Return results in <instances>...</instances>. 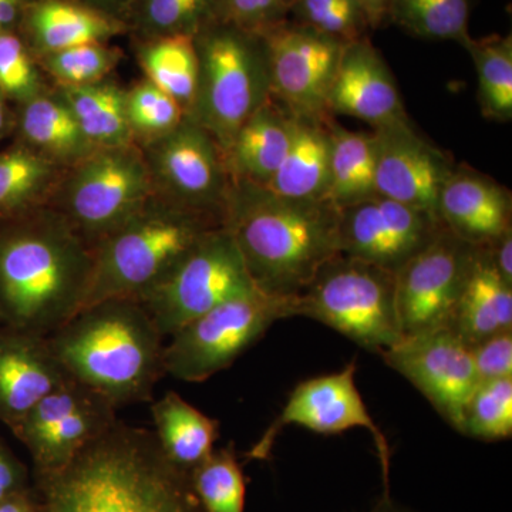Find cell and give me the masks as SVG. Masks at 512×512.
Returning <instances> with one entry per match:
<instances>
[{"mask_svg":"<svg viewBox=\"0 0 512 512\" xmlns=\"http://www.w3.org/2000/svg\"><path fill=\"white\" fill-rule=\"evenodd\" d=\"M461 434L483 441L512 436V377L478 383L464 410Z\"/></svg>","mask_w":512,"mask_h":512,"instance_id":"obj_38","label":"cell"},{"mask_svg":"<svg viewBox=\"0 0 512 512\" xmlns=\"http://www.w3.org/2000/svg\"><path fill=\"white\" fill-rule=\"evenodd\" d=\"M222 19V0H136L127 13L131 39L195 37Z\"/></svg>","mask_w":512,"mask_h":512,"instance_id":"obj_32","label":"cell"},{"mask_svg":"<svg viewBox=\"0 0 512 512\" xmlns=\"http://www.w3.org/2000/svg\"><path fill=\"white\" fill-rule=\"evenodd\" d=\"M192 488L205 512H244L247 484L235 446L212 451L190 473Z\"/></svg>","mask_w":512,"mask_h":512,"instance_id":"obj_35","label":"cell"},{"mask_svg":"<svg viewBox=\"0 0 512 512\" xmlns=\"http://www.w3.org/2000/svg\"><path fill=\"white\" fill-rule=\"evenodd\" d=\"M373 133L377 194L439 220L441 190L456 167L453 158L419 136L410 121Z\"/></svg>","mask_w":512,"mask_h":512,"instance_id":"obj_18","label":"cell"},{"mask_svg":"<svg viewBox=\"0 0 512 512\" xmlns=\"http://www.w3.org/2000/svg\"><path fill=\"white\" fill-rule=\"evenodd\" d=\"M326 111L365 121L373 130L410 121L393 73L369 37L343 46Z\"/></svg>","mask_w":512,"mask_h":512,"instance_id":"obj_19","label":"cell"},{"mask_svg":"<svg viewBox=\"0 0 512 512\" xmlns=\"http://www.w3.org/2000/svg\"><path fill=\"white\" fill-rule=\"evenodd\" d=\"M380 356L461 433L464 410L480 383L468 343L454 330L444 328L403 336Z\"/></svg>","mask_w":512,"mask_h":512,"instance_id":"obj_16","label":"cell"},{"mask_svg":"<svg viewBox=\"0 0 512 512\" xmlns=\"http://www.w3.org/2000/svg\"><path fill=\"white\" fill-rule=\"evenodd\" d=\"M128 126L137 147L153 143L183 123V107L146 77L126 89Z\"/></svg>","mask_w":512,"mask_h":512,"instance_id":"obj_37","label":"cell"},{"mask_svg":"<svg viewBox=\"0 0 512 512\" xmlns=\"http://www.w3.org/2000/svg\"><path fill=\"white\" fill-rule=\"evenodd\" d=\"M0 512H37V500L33 488L10 495L0 501Z\"/></svg>","mask_w":512,"mask_h":512,"instance_id":"obj_47","label":"cell"},{"mask_svg":"<svg viewBox=\"0 0 512 512\" xmlns=\"http://www.w3.org/2000/svg\"><path fill=\"white\" fill-rule=\"evenodd\" d=\"M144 77L173 97L185 114L194 104L198 83V56L194 37L160 36L131 39Z\"/></svg>","mask_w":512,"mask_h":512,"instance_id":"obj_31","label":"cell"},{"mask_svg":"<svg viewBox=\"0 0 512 512\" xmlns=\"http://www.w3.org/2000/svg\"><path fill=\"white\" fill-rule=\"evenodd\" d=\"M473 0H390L387 22L410 35L429 40H453L466 45L470 39Z\"/></svg>","mask_w":512,"mask_h":512,"instance_id":"obj_34","label":"cell"},{"mask_svg":"<svg viewBox=\"0 0 512 512\" xmlns=\"http://www.w3.org/2000/svg\"><path fill=\"white\" fill-rule=\"evenodd\" d=\"M153 431L165 458L190 474L215 450L220 423L200 412L177 392H167L151 406Z\"/></svg>","mask_w":512,"mask_h":512,"instance_id":"obj_27","label":"cell"},{"mask_svg":"<svg viewBox=\"0 0 512 512\" xmlns=\"http://www.w3.org/2000/svg\"><path fill=\"white\" fill-rule=\"evenodd\" d=\"M153 192L140 147L96 148L64 171L49 207L94 248L140 210Z\"/></svg>","mask_w":512,"mask_h":512,"instance_id":"obj_8","label":"cell"},{"mask_svg":"<svg viewBox=\"0 0 512 512\" xmlns=\"http://www.w3.org/2000/svg\"><path fill=\"white\" fill-rule=\"evenodd\" d=\"M52 89L19 30L0 32V94L9 103H25Z\"/></svg>","mask_w":512,"mask_h":512,"instance_id":"obj_39","label":"cell"},{"mask_svg":"<svg viewBox=\"0 0 512 512\" xmlns=\"http://www.w3.org/2000/svg\"><path fill=\"white\" fill-rule=\"evenodd\" d=\"M259 291L224 225L191 249L167 278L140 299L164 338L215 306Z\"/></svg>","mask_w":512,"mask_h":512,"instance_id":"obj_10","label":"cell"},{"mask_svg":"<svg viewBox=\"0 0 512 512\" xmlns=\"http://www.w3.org/2000/svg\"><path fill=\"white\" fill-rule=\"evenodd\" d=\"M35 0H0V32L19 28L20 20Z\"/></svg>","mask_w":512,"mask_h":512,"instance_id":"obj_45","label":"cell"},{"mask_svg":"<svg viewBox=\"0 0 512 512\" xmlns=\"http://www.w3.org/2000/svg\"><path fill=\"white\" fill-rule=\"evenodd\" d=\"M295 302L256 291L215 306L170 336L163 350L165 375L205 382L234 365L275 322L295 318Z\"/></svg>","mask_w":512,"mask_h":512,"instance_id":"obj_9","label":"cell"},{"mask_svg":"<svg viewBox=\"0 0 512 512\" xmlns=\"http://www.w3.org/2000/svg\"><path fill=\"white\" fill-rule=\"evenodd\" d=\"M437 214L461 241L488 247L512 229L511 192L466 164L456 165L441 190Z\"/></svg>","mask_w":512,"mask_h":512,"instance_id":"obj_21","label":"cell"},{"mask_svg":"<svg viewBox=\"0 0 512 512\" xmlns=\"http://www.w3.org/2000/svg\"><path fill=\"white\" fill-rule=\"evenodd\" d=\"M222 218L153 192L143 207L93 248L92 285L84 308L104 299L140 301L174 271Z\"/></svg>","mask_w":512,"mask_h":512,"instance_id":"obj_5","label":"cell"},{"mask_svg":"<svg viewBox=\"0 0 512 512\" xmlns=\"http://www.w3.org/2000/svg\"><path fill=\"white\" fill-rule=\"evenodd\" d=\"M476 247L446 227L396 272L403 336L450 328Z\"/></svg>","mask_w":512,"mask_h":512,"instance_id":"obj_13","label":"cell"},{"mask_svg":"<svg viewBox=\"0 0 512 512\" xmlns=\"http://www.w3.org/2000/svg\"><path fill=\"white\" fill-rule=\"evenodd\" d=\"M292 20L343 43L369 37L370 25L356 0H295Z\"/></svg>","mask_w":512,"mask_h":512,"instance_id":"obj_40","label":"cell"},{"mask_svg":"<svg viewBox=\"0 0 512 512\" xmlns=\"http://www.w3.org/2000/svg\"><path fill=\"white\" fill-rule=\"evenodd\" d=\"M13 119H15V114L10 109L9 101L0 94V141L3 140V137L8 136L10 131H13Z\"/></svg>","mask_w":512,"mask_h":512,"instance_id":"obj_49","label":"cell"},{"mask_svg":"<svg viewBox=\"0 0 512 512\" xmlns=\"http://www.w3.org/2000/svg\"><path fill=\"white\" fill-rule=\"evenodd\" d=\"M76 2L83 3L94 10L109 15L111 18H116L124 22L127 13L130 12L131 6L134 5L136 0H76Z\"/></svg>","mask_w":512,"mask_h":512,"instance_id":"obj_46","label":"cell"},{"mask_svg":"<svg viewBox=\"0 0 512 512\" xmlns=\"http://www.w3.org/2000/svg\"><path fill=\"white\" fill-rule=\"evenodd\" d=\"M295 0H222V19L261 33L291 19Z\"/></svg>","mask_w":512,"mask_h":512,"instance_id":"obj_41","label":"cell"},{"mask_svg":"<svg viewBox=\"0 0 512 512\" xmlns=\"http://www.w3.org/2000/svg\"><path fill=\"white\" fill-rule=\"evenodd\" d=\"M33 491L37 512H205L153 431L120 421L60 470L35 476Z\"/></svg>","mask_w":512,"mask_h":512,"instance_id":"obj_1","label":"cell"},{"mask_svg":"<svg viewBox=\"0 0 512 512\" xmlns=\"http://www.w3.org/2000/svg\"><path fill=\"white\" fill-rule=\"evenodd\" d=\"M36 59L53 87H82L113 76L124 52L111 43H86Z\"/></svg>","mask_w":512,"mask_h":512,"instance_id":"obj_36","label":"cell"},{"mask_svg":"<svg viewBox=\"0 0 512 512\" xmlns=\"http://www.w3.org/2000/svg\"><path fill=\"white\" fill-rule=\"evenodd\" d=\"M19 33L36 57L127 35L126 23L76 0H35L19 23Z\"/></svg>","mask_w":512,"mask_h":512,"instance_id":"obj_22","label":"cell"},{"mask_svg":"<svg viewBox=\"0 0 512 512\" xmlns=\"http://www.w3.org/2000/svg\"><path fill=\"white\" fill-rule=\"evenodd\" d=\"M93 248L52 207L0 222V322L49 336L82 311Z\"/></svg>","mask_w":512,"mask_h":512,"instance_id":"obj_2","label":"cell"},{"mask_svg":"<svg viewBox=\"0 0 512 512\" xmlns=\"http://www.w3.org/2000/svg\"><path fill=\"white\" fill-rule=\"evenodd\" d=\"M296 316L323 323L379 355L403 338L396 274L345 255L323 266L296 296Z\"/></svg>","mask_w":512,"mask_h":512,"instance_id":"obj_7","label":"cell"},{"mask_svg":"<svg viewBox=\"0 0 512 512\" xmlns=\"http://www.w3.org/2000/svg\"><path fill=\"white\" fill-rule=\"evenodd\" d=\"M13 114L16 141L60 167H73L96 150L53 86L25 103L16 104Z\"/></svg>","mask_w":512,"mask_h":512,"instance_id":"obj_24","label":"cell"},{"mask_svg":"<svg viewBox=\"0 0 512 512\" xmlns=\"http://www.w3.org/2000/svg\"><path fill=\"white\" fill-rule=\"evenodd\" d=\"M222 225L231 232L259 291L296 298L340 254L339 208L295 201L265 188L232 183Z\"/></svg>","mask_w":512,"mask_h":512,"instance_id":"obj_3","label":"cell"},{"mask_svg":"<svg viewBox=\"0 0 512 512\" xmlns=\"http://www.w3.org/2000/svg\"><path fill=\"white\" fill-rule=\"evenodd\" d=\"M356 370V363L350 362L339 372L299 383L281 414L248 451V460H268L276 439L288 426L305 427L318 434H340L360 427L372 434L382 464L383 483H389V443L357 389Z\"/></svg>","mask_w":512,"mask_h":512,"instance_id":"obj_14","label":"cell"},{"mask_svg":"<svg viewBox=\"0 0 512 512\" xmlns=\"http://www.w3.org/2000/svg\"><path fill=\"white\" fill-rule=\"evenodd\" d=\"M164 336L136 299L93 303L47 336L66 372L116 409L148 402L165 375Z\"/></svg>","mask_w":512,"mask_h":512,"instance_id":"obj_4","label":"cell"},{"mask_svg":"<svg viewBox=\"0 0 512 512\" xmlns=\"http://www.w3.org/2000/svg\"><path fill=\"white\" fill-rule=\"evenodd\" d=\"M70 379L47 336L0 330V421L10 429Z\"/></svg>","mask_w":512,"mask_h":512,"instance_id":"obj_20","label":"cell"},{"mask_svg":"<svg viewBox=\"0 0 512 512\" xmlns=\"http://www.w3.org/2000/svg\"><path fill=\"white\" fill-rule=\"evenodd\" d=\"M450 329L470 346L512 329V285L495 268L487 247H476Z\"/></svg>","mask_w":512,"mask_h":512,"instance_id":"obj_25","label":"cell"},{"mask_svg":"<svg viewBox=\"0 0 512 512\" xmlns=\"http://www.w3.org/2000/svg\"><path fill=\"white\" fill-rule=\"evenodd\" d=\"M261 36L272 99L293 116H328L326 100L346 43L292 19Z\"/></svg>","mask_w":512,"mask_h":512,"instance_id":"obj_15","label":"cell"},{"mask_svg":"<svg viewBox=\"0 0 512 512\" xmlns=\"http://www.w3.org/2000/svg\"><path fill=\"white\" fill-rule=\"evenodd\" d=\"M372 512H404L399 507L393 504L392 498H390L389 487H384V493L382 500L377 503L376 507L373 508Z\"/></svg>","mask_w":512,"mask_h":512,"instance_id":"obj_50","label":"cell"},{"mask_svg":"<svg viewBox=\"0 0 512 512\" xmlns=\"http://www.w3.org/2000/svg\"><path fill=\"white\" fill-rule=\"evenodd\" d=\"M466 47L476 66L478 103L485 119L508 123L512 119V37H470Z\"/></svg>","mask_w":512,"mask_h":512,"instance_id":"obj_33","label":"cell"},{"mask_svg":"<svg viewBox=\"0 0 512 512\" xmlns=\"http://www.w3.org/2000/svg\"><path fill=\"white\" fill-rule=\"evenodd\" d=\"M66 170L19 141L0 151V222L47 207Z\"/></svg>","mask_w":512,"mask_h":512,"instance_id":"obj_28","label":"cell"},{"mask_svg":"<svg viewBox=\"0 0 512 512\" xmlns=\"http://www.w3.org/2000/svg\"><path fill=\"white\" fill-rule=\"evenodd\" d=\"M365 12L370 29H377L387 22L390 0H356Z\"/></svg>","mask_w":512,"mask_h":512,"instance_id":"obj_48","label":"cell"},{"mask_svg":"<svg viewBox=\"0 0 512 512\" xmlns=\"http://www.w3.org/2000/svg\"><path fill=\"white\" fill-rule=\"evenodd\" d=\"M441 227L426 212L376 194L339 208L340 254L396 274Z\"/></svg>","mask_w":512,"mask_h":512,"instance_id":"obj_17","label":"cell"},{"mask_svg":"<svg viewBox=\"0 0 512 512\" xmlns=\"http://www.w3.org/2000/svg\"><path fill=\"white\" fill-rule=\"evenodd\" d=\"M330 171L326 201L336 208L375 197L376 138L370 131H352L328 120Z\"/></svg>","mask_w":512,"mask_h":512,"instance_id":"obj_29","label":"cell"},{"mask_svg":"<svg viewBox=\"0 0 512 512\" xmlns=\"http://www.w3.org/2000/svg\"><path fill=\"white\" fill-rule=\"evenodd\" d=\"M487 248L493 258L495 268L503 276L504 281L512 285V229L501 235Z\"/></svg>","mask_w":512,"mask_h":512,"instance_id":"obj_44","label":"cell"},{"mask_svg":"<svg viewBox=\"0 0 512 512\" xmlns=\"http://www.w3.org/2000/svg\"><path fill=\"white\" fill-rule=\"evenodd\" d=\"M293 124L295 116L272 97L259 107L239 128L225 151L232 183L258 187L268 184L291 146Z\"/></svg>","mask_w":512,"mask_h":512,"instance_id":"obj_23","label":"cell"},{"mask_svg":"<svg viewBox=\"0 0 512 512\" xmlns=\"http://www.w3.org/2000/svg\"><path fill=\"white\" fill-rule=\"evenodd\" d=\"M94 148L133 146L128 126L126 87L109 77L82 87H55Z\"/></svg>","mask_w":512,"mask_h":512,"instance_id":"obj_30","label":"cell"},{"mask_svg":"<svg viewBox=\"0 0 512 512\" xmlns=\"http://www.w3.org/2000/svg\"><path fill=\"white\" fill-rule=\"evenodd\" d=\"M116 407L99 393L70 379L57 387L18 424L13 434L28 448L35 476L55 473L117 421Z\"/></svg>","mask_w":512,"mask_h":512,"instance_id":"obj_11","label":"cell"},{"mask_svg":"<svg viewBox=\"0 0 512 512\" xmlns=\"http://www.w3.org/2000/svg\"><path fill=\"white\" fill-rule=\"evenodd\" d=\"M328 116H295L288 153L274 177L264 185L276 197L326 201L330 171Z\"/></svg>","mask_w":512,"mask_h":512,"instance_id":"obj_26","label":"cell"},{"mask_svg":"<svg viewBox=\"0 0 512 512\" xmlns=\"http://www.w3.org/2000/svg\"><path fill=\"white\" fill-rule=\"evenodd\" d=\"M194 45L198 83L187 117L225 154L239 128L271 99L264 37L221 19L202 29Z\"/></svg>","mask_w":512,"mask_h":512,"instance_id":"obj_6","label":"cell"},{"mask_svg":"<svg viewBox=\"0 0 512 512\" xmlns=\"http://www.w3.org/2000/svg\"><path fill=\"white\" fill-rule=\"evenodd\" d=\"M478 382L512 377V329L495 333L471 346Z\"/></svg>","mask_w":512,"mask_h":512,"instance_id":"obj_42","label":"cell"},{"mask_svg":"<svg viewBox=\"0 0 512 512\" xmlns=\"http://www.w3.org/2000/svg\"><path fill=\"white\" fill-rule=\"evenodd\" d=\"M29 488L28 468L0 441V501Z\"/></svg>","mask_w":512,"mask_h":512,"instance_id":"obj_43","label":"cell"},{"mask_svg":"<svg viewBox=\"0 0 512 512\" xmlns=\"http://www.w3.org/2000/svg\"><path fill=\"white\" fill-rule=\"evenodd\" d=\"M140 148L157 194L222 218L231 178L224 153L207 130L185 117L171 133Z\"/></svg>","mask_w":512,"mask_h":512,"instance_id":"obj_12","label":"cell"}]
</instances>
